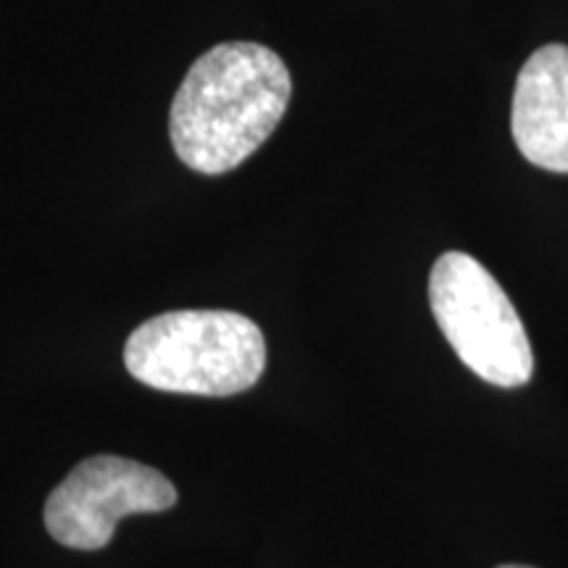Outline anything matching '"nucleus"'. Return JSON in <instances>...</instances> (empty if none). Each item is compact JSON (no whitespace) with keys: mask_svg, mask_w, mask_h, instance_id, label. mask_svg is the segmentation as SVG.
Instances as JSON below:
<instances>
[{"mask_svg":"<svg viewBox=\"0 0 568 568\" xmlns=\"http://www.w3.org/2000/svg\"><path fill=\"white\" fill-rule=\"evenodd\" d=\"M510 132L518 153L548 172L568 174V48L545 45L518 71Z\"/></svg>","mask_w":568,"mask_h":568,"instance_id":"39448f33","label":"nucleus"},{"mask_svg":"<svg viewBox=\"0 0 568 568\" xmlns=\"http://www.w3.org/2000/svg\"><path fill=\"white\" fill-rule=\"evenodd\" d=\"M176 487L155 468L119 456H92L71 468L45 503V529L74 550H101L116 524L174 508Z\"/></svg>","mask_w":568,"mask_h":568,"instance_id":"20e7f679","label":"nucleus"},{"mask_svg":"<svg viewBox=\"0 0 568 568\" xmlns=\"http://www.w3.org/2000/svg\"><path fill=\"white\" fill-rule=\"evenodd\" d=\"M293 95L284 61L258 42H224L203 53L176 90L169 134L184 166L224 174L272 138Z\"/></svg>","mask_w":568,"mask_h":568,"instance_id":"f257e3e1","label":"nucleus"},{"mask_svg":"<svg viewBox=\"0 0 568 568\" xmlns=\"http://www.w3.org/2000/svg\"><path fill=\"white\" fill-rule=\"evenodd\" d=\"M497 568H531V566H497Z\"/></svg>","mask_w":568,"mask_h":568,"instance_id":"423d86ee","label":"nucleus"},{"mask_svg":"<svg viewBox=\"0 0 568 568\" xmlns=\"http://www.w3.org/2000/svg\"><path fill=\"white\" fill-rule=\"evenodd\" d=\"M124 366L161 393L230 397L261 379L266 337L253 318L234 311H169L132 332Z\"/></svg>","mask_w":568,"mask_h":568,"instance_id":"f03ea898","label":"nucleus"},{"mask_svg":"<svg viewBox=\"0 0 568 568\" xmlns=\"http://www.w3.org/2000/svg\"><path fill=\"white\" fill-rule=\"evenodd\" d=\"M429 305L447 343L479 379L521 387L535 372L527 329L506 290L468 253L439 255L429 276Z\"/></svg>","mask_w":568,"mask_h":568,"instance_id":"7ed1b4c3","label":"nucleus"}]
</instances>
